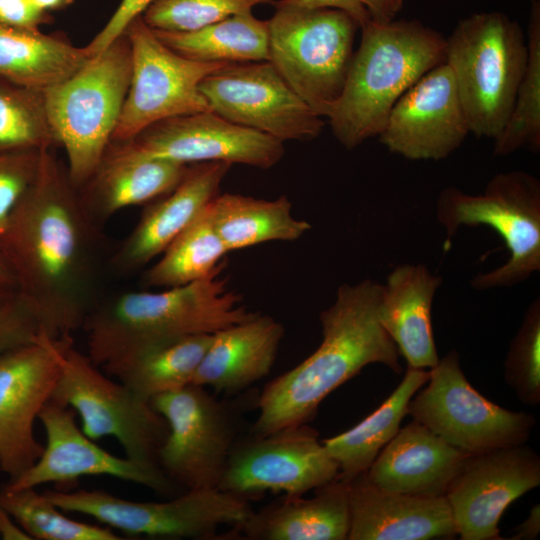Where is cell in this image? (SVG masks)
<instances>
[{
	"mask_svg": "<svg viewBox=\"0 0 540 540\" xmlns=\"http://www.w3.org/2000/svg\"><path fill=\"white\" fill-rule=\"evenodd\" d=\"M0 246L16 289L36 310L43 330L72 337L99 303L103 265L100 224L52 148L42 151L38 175L14 208Z\"/></svg>",
	"mask_w": 540,
	"mask_h": 540,
	"instance_id": "cell-1",
	"label": "cell"
},
{
	"mask_svg": "<svg viewBox=\"0 0 540 540\" xmlns=\"http://www.w3.org/2000/svg\"><path fill=\"white\" fill-rule=\"evenodd\" d=\"M382 292L383 285L371 279L339 286L334 302L319 315L321 344L259 392L249 433L264 436L308 423L325 397L369 364L402 371L398 348L379 321Z\"/></svg>",
	"mask_w": 540,
	"mask_h": 540,
	"instance_id": "cell-2",
	"label": "cell"
},
{
	"mask_svg": "<svg viewBox=\"0 0 540 540\" xmlns=\"http://www.w3.org/2000/svg\"><path fill=\"white\" fill-rule=\"evenodd\" d=\"M328 118L348 150L378 137L398 99L445 61L446 38L419 20L367 21Z\"/></svg>",
	"mask_w": 540,
	"mask_h": 540,
	"instance_id": "cell-3",
	"label": "cell"
},
{
	"mask_svg": "<svg viewBox=\"0 0 540 540\" xmlns=\"http://www.w3.org/2000/svg\"><path fill=\"white\" fill-rule=\"evenodd\" d=\"M223 269L186 285L99 301L82 327L88 357L100 367L141 343L215 334L251 319L257 313L248 311L240 296L228 289L220 276Z\"/></svg>",
	"mask_w": 540,
	"mask_h": 540,
	"instance_id": "cell-4",
	"label": "cell"
},
{
	"mask_svg": "<svg viewBox=\"0 0 540 540\" xmlns=\"http://www.w3.org/2000/svg\"><path fill=\"white\" fill-rule=\"evenodd\" d=\"M131 45L125 33L71 76L43 91L56 145L80 188L100 165L119 120L131 79Z\"/></svg>",
	"mask_w": 540,
	"mask_h": 540,
	"instance_id": "cell-5",
	"label": "cell"
},
{
	"mask_svg": "<svg viewBox=\"0 0 540 540\" xmlns=\"http://www.w3.org/2000/svg\"><path fill=\"white\" fill-rule=\"evenodd\" d=\"M528 58L521 26L500 11L461 19L446 38L450 68L470 133L493 140L512 112Z\"/></svg>",
	"mask_w": 540,
	"mask_h": 540,
	"instance_id": "cell-6",
	"label": "cell"
},
{
	"mask_svg": "<svg viewBox=\"0 0 540 540\" xmlns=\"http://www.w3.org/2000/svg\"><path fill=\"white\" fill-rule=\"evenodd\" d=\"M251 388L218 399L197 384L158 395L151 404L167 422L158 466L181 491L219 488L229 455L243 435L244 415L257 408Z\"/></svg>",
	"mask_w": 540,
	"mask_h": 540,
	"instance_id": "cell-7",
	"label": "cell"
},
{
	"mask_svg": "<svg viewBox=\"0 0 540 540\" xmlns=\"http://www.w3.org/2000/svg\"><path fill=\"white\" fill-rule=\"evenodd\" d=\"M273 5L268 61L315 113L328 117L345 84L359 24L338 9Z\"/></svg>",
	"mask_w": 540,
	"mask_h": 540,
	"instance_id": "cell-8",
	"label": "cell"
},
{
	"mask_svg": "<svg viewBox=\"0 0 540 540\" xmlns=\"http://www.w3.org/2000/svg\"><path fill=\"white\" fill-rule=\"evenodd\" d=\"M436 216L447 240L461 226L478 225L490 226L503 239L509 251L507 262L476 275L472 288L514 286L540 270V181L530 173H499L478 195L446 187L439 194Z\"/></svg>",
	"mask_w": 540,
	"mask_h": 540,
	"instance_id": "cell-9",
	"label": "cell"
},
{
	"mask_svg": "<svg viewBox=\"0 0 540 540\" xmlns=\"http://www.w3.org/2000/svg\"><path fill=\"white\" fill-rule=\"evenodd\" d=\"M59 364L50 400L72 408L90 439L114 437L128 458L158 466L168 425L151 401L102 373L87 354L74 348L72 337L62 345Z\"/></svg>",
	"mask_w": 540,
	"mask_h": 540,
	"instance_id": "cell-10",
	"label": "cell"
},
{
	"mask_svg": "<svg viewBox=\"0 0 540 540\" xmlns=\"http://www.w3.org/2000/svg\"><path fill=\"white\" fill-rule=\"evenodd\" d=\"M63 512L87 515L129 536L214 539L219 526L242 523L253 511L249 497L219 488L188 490L164 502H139L102 490H47Z\"/></svg>",
	"mask_w": 540,
	"mask_h": 540,
	"instance_id": "cell-11",
	"label": "cell"
},
{
	"mask_svg": "<svg viewBox=\"0 0 540 540\" xmlns=\"http://www.w3.org/2000/svg\"><path fill=\"white\" fill-rule=\"evenodd\" d=\"M426 383L410 399L407 414L451 446L476 455L528 440L533 415L505 409L481 395L465 377L457 351L439 359Z\"/></svg>",
	"mask_w": 540,
	"mask_h": 540,
	"instance_id": "cell-12",
	"label": "cell"
},
{
	"mask_svg": "<svg viewBox=\"0 0 540 540\" xmlns=\"http://www.w3.org/2000/svg\"><path fill=\"white\" fill-rule=\"evenodd\" d=\"M123 33L131 45V79L111 143L127 142L164 119L210 111L199 84L229 63L199 62L177 54L141 16Z\"/></svg>",
	"mask_w": 540,
	"mask_h": 540,
	"instance_id": "cell-13",
	"label": "cell"
},
{
	"mask_svg": "<svg viewBox=\"0 0 540 540\" xmlns=\"http://www.w3.org/2000/svg\"><path fill=\"white\" fill-rule=\"evenodd\" d=\"M210 110L281 142L311 140L324 127L268 61L229 63L199 84Z\"/></svg>",
	"mask_w": 540,
	"mask_h": 540,
	"instance_id": "cell-14",
	"label": "cell"
},
{
	"mask_svg": "<svg viewBox=\"0 0 540 540\" xmlns=\"http://www.w3.org/2000/svg\"><path fill=\"white\" fill-rule=\"evenodd\" d=\"M307 423L256 436L234 445L219 489L250 497L265 491L303 495L337 478L338 462Z\"/></svg>",
	"mask_w": 540,
	"mask_h": 540,
	"instance_id": "cell-15",
	"label": "cell"
},
{
	"mask_svg": "<svg viewBox=\"0 0 540 540\" xmlns=\"http://www.w3.org/2000/svg\"><path fill=\"white\" fill-rule=\"evenodd\" d=\"M66 338L43 330L34 342L0 355V470L9 480L31 467L43 452L34 423L56 387Z\"/></svg>",
	"mask_w": 540,
	"mask_h": 540,
	"instance_id": "cell-16",
	"label": "cell"
},
{
	"mask_svg": "<svg viewBox=\"0 0 540 540\" xmlns=\"http://www.w3.org/2000/svg\"><path fill=\"white\" fill-rule=\"evenodd\" d=\"M110 146L133 156L187 165L225 162L259 169L272 168L285 153L283 142L234 124L211 110L161 120L133 139Z\"/></svg>",
	"mask_w": 540,
	"mask_h": 540,
	"instance_id": "cell-17",
	"label": "cell"
},
{
	"mask_svg": "<svg viewBox=\"0 0 540 540\" xmlns=\"http://www.w3.org/2000/svg\"><path fill=\"white\" fill-rule=\"evenodd\" d=\"M75 411L49 400L40 420L46 445L37 461L3 487L8 490L36 488L55 483L69 485L82 476H111L145 486L159 494L177 496L181 491L158 466L117 457L98 446L76 424Z\"/></svg>",
	"mask_w": 540,
	"mask_h": 540,
	"instance_id": "cell-18",
	"label": "cell"
},
{
	"mask_svg": "<svg viewBox=\"0 0 540 540\" xmlns=\"http://www.w3.org/2000/svg\"><path fill=\"white\" fill-rule=\"evenodd\" d=\"M540 485V458L525 444L471 455L447 489L462 540H500L498 523L517 498Z\"/></svg>",
	"mask_w": 540,
	"mask_h": 540,
	"instance_id": "cell-19",
	"label": "cell"
},
{
	"mask_svg": "<svg viewBox=\"0 0 540 540\" xmlns=\"http://www.w3.org/2000/svg\"><path fill=\"white\" fill-rule=\"evenodd\" d=\"M469 133L452 72L444 62L398 99L378 138L404 158L441 160L457 150Z\"/></svg>",
	"mask_w": 540,
	"mask_h": 540,
	"instance_id": "cell-20",
	"label": "cell"
},
{
	"mask_svg": "<svg viewBox=\"0 0 540 540\" xmlns=\"http://www.w3.org/2000/svg\"><path fill=\"white\" fill-rule=\"evenodd\" d=\"M225 162L190 164L182 181L169 193L149 202L130 234L109 255V266L130 273L147 266L219 194L231 168Z\"/></svg>",
	"mask_w": 540,
	"mask_h": 540,
	"instance_id": "cell-21",
	"label": "cell"
},
{
	"mask_svg": "<svg viewBox=\"0 0 540 540\" xmlns=\"http://www.w3.org/2000/svg\"><path fill=\"white\" fill-rule=\"evenodd\" d=\"M348 540H428L457 535L445 496L420 497L387 491L364 473L348 483Z\"/></svg>",
	"mask_w": 540,
	"mask_h": 540,
	"instance_id": "cell-22",
	"label": "cell"
},
{
	"mask_svg": "<svg viewBox=\"0 0 540 540\" xmlns=\"http://www.w3.org/2000/svg\"><path fill=\"white\" fill-rule=\"evenodd\" d=\"M470 456L413 420L399 429L364 475L387 491L441 497Z\"/></svg>",
	"mask_w": 540,
	"mask_h": 540,
	"instance_id": "cell-23",
	"label": "cell"
},
{
	"mask_svg": "<svg viewBox=\"0 0 540 540\" xmlns=\"http://www.w3.org/2000/svg\"><path fill=\"white\" fill-rule=\"evenodd\" d=\"M227 535L247 540H346L350 528L348 484L338 478L314 496L288 495L252 511ZM228 537V539H229Z\"/></svg>",
	"mask_w": 540,
	"mask_h": 540,
	"instance_id": "cell-24",
	"label": "cell"
},
{
	"mask_svg": "<svg viewBox=\"0 0 540 540\" xmlns=\"http://www.w3.org/2000/svg\"><path fill=\"white\" fill-rule=\"evenodd\" d=\"M283 336L280 322L260 314L216 332L192 383L226 395L249 389L270 373Z\"/></svg>",
	"mask_w": 540,
	"mask_h": 540,
	"instance_id": "cell-25",
	"label": "cell"
},
{
	"mask_svg": "<svg viewBox=\"0 0 540 540\" xmlns=\"http://www.w3.org/2000/svg\"><path fill=\"white\" fill-rule=\"evenodd\" d=\"M442 278L423 264H402L394 268L383 285L379 321L406 359L408 367H434L437 354L432 305Z\"/></svg>",
	"mask_w": 540,
	"mask_h": 540,
	"instance_id": "cell-26",
	"label": "cell"
},
{
	"mask_svg": "<svg viewBox=\"0 0 540 540\" xmlns=\"http://www.w3.org/2000/svg\"><path fill=\"white\" fill-rule=\"evenodd\" d=\"M190 165L122 153L108 146L88 181L79 190L89 215L99 224L118 211L149 203L173 190Z\"/></svg>",
	"mask_w": 540,
	"mask_h": 540,
	"instance_id": "cell-27",
	"label": "cell"
},
{
	"mask_svg": "<svg viewBox=\"0 0 540 540\" xmlns=\"http://www.w3.org/2000/svg\"><path fill=\"white\" fill-rule=\"evenodd\" d=\"M212 337L202 334L141 343L102 367L106 374L151 401L193 382Z\"/></svg>",
	"mask_w": 540,
	"mask_h": 540,
	"instance_id": "cell-28",
	"label": "cell"
},
{
	"mask_svg": "<svg viewBox=\"0 0 540 540\" xmlns=\"http://www.w3.org/2000/svg\"><path fill=\"white\" fill-rule=\"evenodd\" d=\"M90 56L60 33L0 22V76L44 91L71 76Z\"/></svg>",
	"mask_w": 540,
	"mask_h": 540,
	"instance_id": "cell-29",
	"label": "cell"
},
{
	"mask_svg": "<svg viewBox=\"0 0 540 540\" xmlns=\"http://www.w3.org/2000/svg\"><path fill=\"white\" fill-rule=\"evenodd\" d=\"M429 379V371L408 367L392 394L356 426L335 437L322 440L338 462L337 478L348 484L365 473L385 445L400 429L408 413V403Z\"/></svg>",
	"mask_w": 540,
	"mask_h": 540,
	"instance_id": "cell-30",
	"label": "cell"
},
{
	"mask_svg": "<svg viewBox=\"0 0 540 540\" xmlns=\"http://www.w3.org/2000/svg\"><path fill=\"white\" fill-rule=\"evenodd\" d=\"M214 227L228 252L270 241H296L311 229L292 214L286 196L274 200L217 194L209 203Z\"/></svg>",
	"mask_w": 540,
	"mask_h": 540,
	"instance_id": "cell-31",
	"label": "cell"
},
{
	"mask_svg": "<svg viewBox=\"0 0 540 540\" xmlns=\"http://www.w3.org/2000/svg\"><path fill=\"white\" fill-rule=\"evenodd\" d=\"M153 32L171 50L194 61L244 63L268 60V20L255 17L252 11L189 32Z\"/></svg>",
	"mask_w": 540,
	"mask_h": 540,
	"instance_id": "cell-32",
	"label": "cell"
},
{
	"mask_svg": "<svg viewBox=\"0 0 540 540\" xmlns=\"http://www.w3.org/2000/svg\"><path fill=\"white\" fill-rule=\"evenodd\" d=\"M209 203L144 271V289L186 285L224 268L229 252L214 227Z\"/></svg>",
	"mask_w": 540,
	"mask_h": 540,
	"instance_id": "cell-33",
	"label": "cell"
},
{
	"mask_svg": "<svg viewBox=\"0 0 540 540\" xmlns=\"http://www.w3.org/2000/svg\"><path fill=\"white\" fill-rule=\"evenodd\" d=\"M528 58L509 119L494 139V155L522 148L540 150V0H531L527 24Z\"/></svg>",
	"mask_w": 540,
	"mask_h": 540,
	"instance_id": "cell-34",
	"label": "cell"
},
{
	"mask_svg": "<svg viewBox=\"0 0 540 540\" xmlns=\"http://www.w3.org/2000/svg\"><path fill=\"white\" fill-rule=\"evenodd\" d=\"M0 508L36 540H123L107 526L79 522L63 511L35 488L0 490Z\"/></svg>",
	"mask_w": 540,
	"mask_h": 540,
	"instance_id": "cell-35",
	"label": "cell"
},
{
	"mask_svg": "<svg viewBox=\"0 0 540 540\" xmlns=\"http://www.w3.org/2000/svg\"><path fill=\"white\" fill-rule=\"evenodd\" d=\"M55 145L43 91L0 76V153L45 150Z\"/></svg>",
	"mask_w": 540,
	"mask_h": 540,
	"instance_id": "cell-36",
	"label": "cell"
},
{
	"mask_svg": "<svg viewBox=\"0 0 540 540\" xmlns=\"http://www.w3.org/2000/svg\"><path fill=\"white\" fill-rule=\"evenodd\" d=\"M276 0H153L141 15L153 30L189 32Z\"/></svg>",
	"mask_w": 540,
	"mask_h": 540,
	"instance_id": "cell-37",
	"label": "cell"
},
{
	"mask_svg": "<svg viewBox=\"0 0 540 540\" xmlns=\"http://www.w3.org/2000/svg\"><path fill=\"white\" fill-rule=\"evenodd\" d=\"M504 377L518 399L535 406L540 402V300L531 302L504 362Z\"/></svg>",
	"mask_w": 540,
	"mask_h": 540,
	"instance_id": "cell-38",
	"label": "cell"
},
{
	"mask_svg": "<svg viewBox=\"0 0 540 540\" xmlns=\"http://www.w3.org/2000/svg\"><path fill=\"white\" fill-rule=\"evenodd\" d=\"M42 151L0 153V238L17 203L38 175Z\"/></svg>",
	"mask_w": 540,
	"mask_h": 540,
	"instance_id": "cell-39",
	"label": "cell"
},
{
	"mask_svg": "<svg viewBox=\"0 0 540 540\" xmlns=\"http://www.w3.org/2000/svg\"><path fill=\"white\" fill-rule=\"evenodd\" d=\"M42 331L36 310L18 291L0 306V355L34 342Z\"/></svg>",
	"mask_w": 540,
	"mask_h": 540,
	"instance_id": "cell-40",
	"label": "cell"
},
{
	"mask_svg": "<svg viewBox=\"0 0 540 540\" xmlns=\"http://www.w3.org/2000/svg\"><path fill=\"white\" fill-rule=\"evenodd\" d=\"M153 0H122L109 21L99 33L85 46L87 54L92 57L107 48L125 31L135 18L142 15Z\"/></svg>",
	"mask_w": 540,
	"mask_h": 540,
	"instance_id": "cell-41",
	"label": "cell"
},
{
	"mask_svg": "<svg viewBox=\"0 0 540 540\" xmlns=\"http://www.w3.org/2000/svg\"><path fill=\"white\" fill-rule=\"evenodd\" d=\"M52 21L50 13L39 10L29 0H0L1 23L37 30Z\"/></svg>",
	"mask_w": 540,
	"mask_h": 540,
	"instance_id": "cell-42",
	"label": "cell"
},
{
	"mask_svg": "<svg viewBox=\"0 0 540 540\" xmlns=\"http://www.w3.org/2000/svg\"><path fill=\"white\" fill-rule=\"evenodd\" d=\"M275 2L301 8L338 9L352 16L359 27L370 20L366 0H276Z\"/></svg>",
	"mask_w": 540,
	"mask_h": 540,
	"instance_id": "cell-43",
	"label": "cell"
},
{
	"mask_svg": "<svg viewBox=\"0 0 540 540\" xmlns=\"http://www.w3.org/2000/svg\"><path fill=\"white\" fill-rule=\"evenodd\" d=\"M405 0H366L370 19L376 22H389L401 11Z\"/></svg>",
	"mask_w": 540,
	"mask_h": 540,
	"instance_id": "cell-44",
	"label": "cell"
},
{
	"mask_svg": "<svg viewBox=\"0 0 540 540\" xmlns=\"http://www.w3.org/2000/svg\"><path fill=\"white\" fill-rule=\"evenodd\" d=\"M540 532V505L536 504L530 510L528 517L517 527L514 528V534L510 539L513 540H531L537 538Z\"/></svg>",
	"mask_w": 540,
	"mask_h": 540,
	"instance_id": "cell-45",
	"label": "cell"
},
{
	"mask_svg": "<svg viewBox=\"0 0 540 540\" xmlns=\"http://www.w3.org/2000/svg\"><path fill=\"white\" fill-rule=\"evenodd\" d=\"M0 536L4 540H26L30 536L2 508H0Z\"/></svg>",
	"mask_w": 540,
	"mask_h": 540,
	"instance_id": "cell-46",
	"label": "cell"
},
{
	"mask_svg": "<svg viewBox=\"0 0 540 540\" xmlns=\"http://www.w3.org/2000/svg\"><path fill=\"white\" fill-rule=\"evenodd\" d=\"M36 8L44 12L64 10L73 4L74 0H29Z\"/></svg>",
	"mask_w": 540,
	"mask_h": 540,
	"instance_id": "cell-47",
	"label": "cell"
},
{
	"mask_svg": "<svg viewBox=\"0 0 540 540\" xmlns=\"http://www.w3.org/2000/svg\"><path fill=\"white\" fill-rule=\"evenodd\" d=\"M0 285L12 286L16 288L15 279L7 259L0 246Z\"/></svg>",
	"mask_w": 540,
	"mask_h": 540,
	"instance_id": "cell-48",
	"label": "cell"
},
{
	"mask_svg": "<svg viewBox=\"0 0 540 540\" xmlns=\"http://www.w3.org/2000/svg\"><path fill=\"white\" fill-rule=\"evenodd\" d=\"M16 293L15 287L0 285V306L9 301Z\"/></svg>",
	"mask_w": 540,
	"mask_h": 540,
	"instance_id": "cell-49",
	"label": "cell"
}]
</instances>
